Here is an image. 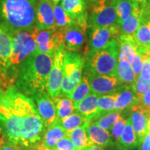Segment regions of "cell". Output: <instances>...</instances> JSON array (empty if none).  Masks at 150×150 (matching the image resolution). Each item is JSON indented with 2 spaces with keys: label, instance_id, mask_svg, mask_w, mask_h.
I'll return each instance as SVG.
<instances>
[{
  "label": "cell",
  "instance_id": "1",
  "mask_svg": "<svg viewBox=\"0 0 150 150\" xmlns=\"http://www.w3.org/2000/svg\"><path fill=\"white\" fill-rule=\"evenodd\" d=\"M0 121L9 142L35 149L45 131L32 99L11 86L0 97Z\"/></svg>",
  "mask_w": 150,
  "mask_h": 150
},
{
  "label": "cell",
  "instance_id": "2",
  "mask_svg": "<svg viewBox=\"0 0 150 150\" xmlns=\"http://www.w3.org/2000/svg\"><path fill=\"white\" fill-rule=\"evenodd\" d=\"M53 57L35 52L19 67L16 86L20 91L28 96L47 93L49 75L51 72Z\"/></svg>",
  "mask_w": 150,
  "mask_h": 150
},
{
  "label": "cell",
  "instance_id": "3",
  "mask_svg": "<svg viewBox=\"0 0 150 150\" xmlns=\"http://www.w3.org/2000/svg\"><path fill=\"white\" fill-rule=\"evenodd\" d=\"M37 4L32 0H0V26L12 35L33 31Z\"/></svg>",
  "mask_w": 150,
  "mask_h": 150
},
{
  "label": "cell",
  "instance_id": "4",
  "mask_svg": "<svg viewBox=\"0 0 150 150\" xmlns=\"http://www.w3.org/2000/svg\"><path fill=\"white\" fill-rule=\"evenodd\" d=\"M119 47V40L115 38L101 50L84 53L86 70L98 75L116 77Z\"/></svg>",
  "mask_w": 150,
  "mask_h": 150
},
{
  "label": "cell",
  "instance_id": "5",
  "mask_svg": "<svg viewBox=\"0 0 150 150\" xmlns=\"http://www.w3.org/2000/svg\"><path fill=\"white\" fill-rule=\"evenodd\" d=\"M33 31H20L13 35V48L9 61V67L1 79L3 85L11 87L16 79L20 65L37 50Z\"/></svg>",
  "mask_w": 150,
  "mask_h": 150
},
{
  "label": "cell",
  "instance_id": "6",
  "mask_svg": "<svg viewBox=\"0 0 150 150\" xmlns=\"http://www.w3.org/2000/svg\"><path fill=\"white\" fill-rule=\"evenodd\" d=\"M85 67L84 56L67 50L63 60V79L61 95L68 97L79 83Z\"/></svg>",
  "mask_w": 150,
  "mask_h": 150
},
{
  "label": "cell",
  "instance_id": "7",
  "mask_svg": "<svg viewBox=\"0 0 150 150\" xmlns=\"http://www.w3.org/2000/svg\"><path fill=\"white\" fill-rule=\"evenodd\" d=\"M120 25L113 0H95L88 11V26L107 27Z\"/></svg>",
  "mask_w": 150,
  "mask_h": 150
},
{
  "label": "cell",
  "instance_id": "8",
  "mask_svg": "<svg viewBox=\"0 0 150 150\" xmlns=\"http://www.w3.org/2000/svg\"><path fill=\"white\" fill-rule=\"evenodd\" d=\"M120 35V25L107 27L88 26L86 31V47L84 53L104 47Z\"/></svg>",
  "mask_w": 150,
  "mask_h": 150
},
{
  "label": "cell",
  "instance_id": "9",
  "mask_svg": "<svg viewBox=\"0 0 150 150\" xmlns=\"http://www.w3.org/2000/svg\"><path fill=\"white\" fill-rule=\"evenodd\" d=\"M67 49L62 42L56 48L53 58L51 72L49 75L47 93L52 98L61 95L63 79V60Z\"/></svg>",
  "mask_w": 150,
  "mask_h": 150
},
{
  "label": "cell",
  "instance_id": "10",
  "mask_svg": "<svg viewBox=\"0 0 150 150\" xmlns=\"http://www.w3.org/2000/svg\"><path fill=\"white\" fill-rule=\"evenodd\" d=\"M33 33L37 44L36 52L48 54L54 58L56 48L63 42V29L56 27L42 31L33 29Z\"/></svg>",
  "mask_w": 150,
  "mask_h": 150
},
{
  "label": "cell",
  "instance_id": "11",
  "mask_svg": "<svg viewBox=\"0 0 150 150\" xmlns=\"http://www.w3.org/2000/svg\"><path fill=\"white\" fill-rule=\"evenodd\" d=\"M88 79L91 93L98 96L112 95L121 85L115 76L98 75L85 70Z\"/></svg>",
  "mask_w": 150,
  "mask_h": 150
},
{
  "label": "cell",
  "instance_id": "12",
  "mask_svg": "<svg viewBox=\"0 0 150 150\" xmlns=\"http://www.w3.org/2000/svg\"><path fill=\"white\" fill-rule=\"evenodd\" d=\"M86 31L76 21L63 29V43L68 51L76 52L81 49L86 41Z\"/></svg>",
  "mask_w": 150,
  "mask_h": 150
},
{
  "label": "cell",
  "instance_id": "13",
  "mask_svg": "<svg viewBox=\"0 0 150 150\" xmlns=\"http://www.w3.org/2000/svg\"><path fill=\"white\" fill-rule=\"evenodd\" d=\"M38 112L40 115L45 128L57 121L55 105L53 99L47 93L39 94L33 97Z\"/></svg>",
  "mask_w": 150,
  "mask_h": 150
},
{
  "label": "cell",
  "instance_id": "14",
  "mask_svg": "<svg viewBox=\"0 0 150 150\" xmlns=\"http://www.w3.org/2000/svg\"><path fill=\"white\" fill-rule=\"evenodd\" d=\"M55 27L52 0H39L36 6L34 29L42 31Z\"/></svg>",
  "mask_w": 150,
  "mask_h": 150
},
{
  "label": "cell",
  "instance_id": "15",
  "mask_svg": "<svg viewBox=\"0 0 150 150\" xmlns=\"http://www.w3.org/2000/svg\"><path fill=\"white\" fill-rule=\"evenodd\" d=\"M61 6L70 18L81 27L87 29L88 6L86 0H62Z\"/></svg>",
  "mask_w": 150,
  "mask_h": 150
},
{
  "label": "cell",
  "instance_id": "16",
  "mask_svg": "<svg viewBox=\"0 0 150 150\" xmlns=\"http://www.w3.org/2000/svg\"><path fill=\"white\" fill-rule=\"evenodd\" d=\"M118 40L120 45L118 65L124 67L130 66L139 45L135 40L133 35L120 34Z\"/></svg>",
  "mask_w": 150,
  "mask_h": 150
},
{
  "label": "cell",
  "instance_id": "17",
  "mask_svg": "<svg viewBox=\"0 0 150 150\" xmlns=\"http://www.w3.org/2000/svg\"><path fill=\"white\" fill-rule=\"evenodd\" d=\"M140 6L142 8L140 23L133 36L138 45L150 50V7L146 3Z\"/></svg>",
  "mask_w": 150,
  "mask_h": 150
},
{
  "label": "cell",
  "instance_id": "18",
  "mask_svg": "<svg viewBox=\"0 0 150 150\" xmlns=\"http://www.w3.org/2000/svg\"><path fill=\"white\" fill-rule=\"evenodd\" d=\"M114 94L115 96V110L120 112L138 105L141 100L135 92L133 86L121 84Z\"/></svg>",
  "mask_w": 150,
  "mask_h": 150
},
{
  "label": "cell",
  "instance_id": "19",
  "mask_svg": "<svg viewBox=\"0 0 150 150\" xmlns=\"http://www.w3.org/2000/svg\"><path fill=\"white\" fill-rule=\"evenodd\" d=\"M98 95L91 93L83 100L74 103V110L86 117L90 122H95L103 115L98 107Z\"/></svg>",
  "mask_w": 150,
  "mask_h": 150
},
{
  "label": "cell",
  "instance_id": "20",
  "mask_svg": "<svg viewBox=\"0 0 150 150\" xmlns=\"http://www.w3.org/2000/svg\"><path fill=\"white\" fill-rule=\"evenodd\" d=\"M149 117L150 115L142 109L140 104L131 107V113L129 118L140 145L147 133V122Z\"/></svg>",
  "mask_w": 150,
  "mask_h": 150
},
{
  "label": "cell",
  "instance_id": "21",
  "mask_svg": "<svg viewBox=\"0 0 150 150\" xmlns=\"http://www.w3.org/2000/svg\"><path fill=\"white\" fill-rule=\"evenodd\" d=\"M13 48V35L0 26V80L9 67Z\"/></svg>",
  "mask_w": 150,
  "mask_h": 150
},
{
  "label": "cell",
  "instance_id": "22",
  "mask_svg": "<svg viewBox=\"0 0 150 150\" xmlns=\"http://www.w3.org/2000/svg\"><path fill=\"white\" fill-rule=\"evenodd\" d=\"M65 136H68V134L57 122H55L46 128L42 140L35 150H52L56 143Z\"/></svg>",
  "mask_w": 150,
  "mask_h": 150
},
{
  "label": "cell",
  "instance_id": "23",
  "mask_svg": "<svg viewBox=\"0 0 150 150\" xmlns=\"http://www.w3.org/2000/svg\"><path fill=\"white\" fill-rule=\"evenodd\" d=\"M86 133L92 145L104 148L114 144L109 131L98 126L95 122H90L86 126Z\"/></svg>",
  "mask_w": 150,
  "mask_h": 150
},
{
  "label": "cell",
  "instance_id": "24",
  "mask_svg": "<svg viewBox=\"0 0 150 150\" xmlns=\"http://www.w3.org/2000/svg\"><path fill=\"white\" fill-rule=\"evenodd\" d=\"M141 14V6L136 3L131 16L120 24V34H134L140 25Z\"/></svg>",
  "mask_w": 150,
  "mask_h": 150
},
{
  "label": "cell",
  "instance_id": "25",
  "mask_svg": "<svg viewBox=\"0 0 150 150\" xmlns=\"http://www.w3.org/2000/svg\"><path fill=\"white\" fill-rule=\"evenodd\" d=\"M56 122L61 125L62 128L64 129L67 134L75 129L87 125L90 122L87 118L75 110L72 114L67 116V117Z\"/></svg>",
  "mask_w": 150,
  "mask_h": 150
},
{
  "label": "cell",
  "instance_id": "26",
  "mask_svg": "<svg viewBox=\"0 0 150 150\" xmlns=\"http://www.w3.org/2000/svg\"><path fill=\"white\" fill-rule=\"evenodd\" d=\"M52 99L55 105L57 120L64 119L74 112V103L68 97L60 95Z\"/></svg>",
  "mask_w": 150,
  "mask_h": 150
},
{
  "label": "cell",
  "instance_id": "27",
  "mask_svg": "<svg viewBox=\"0 0 150 150\" xmlns=\"http://www.w3.org/2000/svg\"><path fill=\"white\" fill-rule=\"evenodd\" d=\"M119 142L123 147L129 149H133L138 147L140 143L137 138L136 134L133 129L129 118L127 120V123L122 134Z\"/></svg>",
  "mask_w": 150,
  "mask_h": 150
},
{
  "label": "cell",
  "instance_id": "28",
  "mask_svg": "<svg viewBox=\"0 0 150 150\" xmlns=\"http://www.w3.org/2000/svg\"><path fill=\"white\" fill-rule=\"evenodd\" d=\"M136 3L134 0H113L120 25L131 16Z\"/></svg>",
  "mask_w": 150,
  "mask_h": 150
},
{
  "label": "cell",
  "instance_id": "29",
  "mask_svg": "<svg viewBox=\"0 0 150 150\" xmlns=\"http://www.w3.org/2000/svg\"><path fill=\"white\" fill-rule=\"evenodd\" d=\"M88 125V124L75 129L68 133V137L72 140L75 147L79 149L88 147V146L93 145L86 133V126Z\"/></svg>",
  "mask_w": 150,
  "mask_h": 150
},
{
  "label": "cell",
  "instance_id": "30",
  "mask_svg": "<svg viewBox=\"0 0 150 150\" xmlns=\"http://www.w3.org/2000/svg\"><path fill=\"white\" fill-rule=\"evenodd\" d=\"M90 93H91V88H90L87 74L85 72L83 76L81 77L79 83L75 88L72 93L69 95L68 98L72 100L74 103H77L83 100Z\"/></svg>",
  "mask_w": 150,
  "mask_h": 150
},
{
  "label": "cell",
  "instance_id": "31",
  "mask_svg": "<svg viewBox=\"0 0 150 150\" xmlns=\"http://www.w3.org/2000/svg\"><path fill=\"white\" fill-rule=\"evenodd\" d=\"M116 78L121 84L129 86H134L137 79L136 74L131 65L124 67L117 65L116 70Z\"/></svg>",
  "mask_w": 150,
  "mask_h": 150
},
{
  "label": "cell",
  "instance_id": "32",
  "mask_svg": "<svg viewBox=\"0 0 150 150\" xmlns=\"http://www.w3.org/2000/svg\"><path fill=\"white\" fill-rule=\"evenodd\" d=\"M149 50L140 45L137 48L134 59L131 63V66L136 74V78L140 76L142 67H143L144 61L149 54Z\"/></svg>",
  "mask_w": 150,
  "mask_h": 150
},
{
  "label": "cell",
  "instance_id": "33",
  "mask_svg": "<svg viewBox=\"0 0 150 150\" xmlns=\"http://www.w3.org/2000/svg\"><path fill=\"white\" fill-rule=\"evenodd\" d=\"M120 112H121L117 111L116 110L106 112L101 116L100 117H99L97 120H95V122L104 129L109 131L112 125L121 117Z\"/></svg>",
  "mask_w": 150,
  "mask_h": 150
},
{
  "label": "cell",
  "instance_id": "34",
  "mask_svg": "<svg viewBox=\"0 0 150 150\" xmlns=\"http://www.w3.org/2000/svg\"><path fill=\"white\" fill-rule=\"evenodd\" d=\"M54 14L55 27L59 28V29H65L68 24L72 23L74 21L72 18H70L67 16L66 13L61 7V6L59 4L54 5Z\"/></svg>",
  "mask_w": 150,
  "mask_h": 150
},
{
  "label": "cell",
  "instance_id": "35",
  "mask_svg": "<svg viewBox=\"0 0 150 150\" xmlns=\"http://www.w3.org/2000/svg\"><path fill=\"white\" fill-rule=\"evenodd\" d=\"M98 107L102 115L115 110V94L99 96L98 98Z\"/></svg>",
  "mask_w": 150,
  "mask_h": 150
},
{
  "label": "cell",
  "instance_id": "36",
  "mask_svg": "<svg viewBox=\"0 0 150 150\" xmlns=\"http://www.w3.org/2000/svg\"><path fill=\"white\" fill-rule=\"evenodd\" d=\"M126 123L127 120L124 119L122 117H121L109 129L108 131H109V134L111 136L112 140L119 142L121 135L122 134L125 125H126Z\"/></svg>",
  "mask_w": 150,
  "mask_h": 150
},
{
  "label": "cell",
  "instance_id": "37",
  "mask_svg": "<svg viewBox=\"0 0 150 150\" xmlns=\"http://www.w3.org/2000/svg\"><path fill=\"white\" fill-rule=\"evenodd\" d=\"M133 88H134L137 95L141 99L142 95L150 89V81L142 79L140 76H139L138 78H137L136 83L133 86Z\"/></svg>",
  "mask_w": 150,
  "mask_h": 150
},
{
  "label": "cell",
  "instance_id": "38",
  "mask_svg": "<svg viewBox=\"0 0 150 150\" xmlns=\"http://www.w3.org/2000/svg\"><path fill=\"white\" fill-rule=\"evenodd\" d=\"M52 150H80L75 147L68 136H65L56 143Z\"/></svg>",
  "mask_w": 150,
  "mask_h": 150
},
{
  "label": "cell",
  "instance_id": "39",
  "mask_svg": "<svg viewBox=\"0 0 150 150\" xmlns=\"http://www.w3.org/2000/svg\"><path fill=\"white\" fill-rule=\"evenodd\" d=\"M140 76L142 79L150 81V54L149 51L147 58H146L145 61H144L143 67H142L141 73H140Z\"/></svg>",
  "mask_w": 150,
  "mask_h": 150
},
{
  "label": "cell",
  "instance_id": "40",
  "mask_svg": "<svg viewBox=\"0 0 150 150\" xmlns=\"http://www.w3.org/2000/svg\"><path fill=\"white\" fill-rule=\"evenodd\" d=\"M140 106L150 115V89L142 96Z\"/></svg>",
  "mask_w": 150,
  "mask_h": 150
},
{
  "label": "cell",
  "instance_id": "41",
  "mask_svg": "<svg viewBox=\"0 0 150 150\" xmlns=\"http://www.w3.org/2000/svg\"><path fill=\"white\" fill-rule=\"evenodd\" d=\"M138 150H150V132L145 134Z\"/></svg>",
  "mask_w": 150,
  "mask_h": 150
},
{
  "label": "cell",
  "instance_id": "42",
  "mask_svg": "<svg viewBox=\"0 0 150 150\" xmlns=\"http://www.w3.org/2000/svg\"><path fill=\"white\" fill-rule=\"evenodd\" d=\"M0 150H22V148L11 142H8L7 144L4 143L0 147Z\"/></svg>",
  "mask_w": 150,
  "mask_h": 150
},
{
  "label": "cell",
  "instance_id": "43",
  "mask_svg": "<svg viewBox=\"0 0 150 150\" xmlns=\"http://www.w3.org/2000/svg\"><path fill=\"white\" fill-rule=\"evenodd\" d=\"M80 150H104V148L93 145L82 148V149H81Z\"/></svg>",
  "mask_w": 150,
  "mask_h": 150
},
{
  "label": "cell",
  "instance_id": "44",
  "mask_svg": "<svg viewBox=\"0 0 150 150\" xmlns=\"http://www.w3.org/2000/svg\"><path fill=\"white\" fill-rule=\"evenodd\" d=\"M117 150H129V149H127L120 144V145H117Z\"/></svg>",
  "mask_w": 150,
  "mask_h": 150
},
{
  "label": "cell",
  "instance_id": "45",
  "mask_svg": "<svg viewBox=\"0 0 150 150\" xmlns=\"http://www.w3.org/2000/svg\"><path fill=\"white\" fill-rule=\"evenodd\" d=\"M134 1H136L137 3H138L139 4H144L146 3L147 0H134Z\"/></svg>",
  "mask_w": 150,
  "mask_h": 150
},
{
  "label": "cell",
  "instance_id": "46",
  "mask_svg": "<svg viewBox=\"0 0 150 150\" xmlns=\"http://www.w3.org/2000/svg\"><path fill=\"white\" fill-rule=\"evenodd\" d=\"M147 132H150V117L148 119L147 122Z\"/></svg>",
  "mask_w": 150,
  "mask_h": 150
},
{
  "label": "cell",
  "instance_id": "47",
  "mask_svg": "<svg viewBox=\"0 0 150 150\" xmlns=\"http://www.w3.org/2000/svg\"><path fill=\"white\" fill-rule=\"evenodd\" d=\"M53 1V3H54V5H56V4H58L60 1H61L62 0H52Z\"/></svg>",
  "mask_w": 150,
  "mask_h": 150
},
{
  "label": "cell",
  "instance_id": "48",
  "mask_svg": "<svg viewBox=\"0 0 150 150\" xmlns=\"http://www.w3.org/2000/svg\"><path fill=\"white\" fill-rule=\"evenodd\" d=\"M4 91H3L2 88H1V86L0 85V97H1V95H2V94L4 93Z\"/></svg>",
  "mask_w": 150,
  "mask_h": 150
},
{
  "label": "cell",
  "instance_id": "49",
  "mask_svg": "<svg viewBox=\"0 0 150 150\" xmlns=\"http://www.w3.org/2000/svg\"><path fill=\"white\" fill-rule=\"evenodd\" d=\"M4 143V140L1 138V136H0V147H1Z\"/></svg>",
  "mask_w": 150,
  "mask_h": 150
},
{
  "label": "cell",
  "instance_id": "50",
  "mask_svg": "<svg viewBox=\"0 0 150 150\" xmlns=\"http://www.w3.org/2000/svg\"><path fill=\"white\" fill-rule=\"evenodd\" d=\"M146 4L147 6H149L150 7V0H147V1H146Z\"/></svg>",
  "mask_w": 150,
  "mask_h": 150
},
{
  "label": "cell",
  "instance_id": "51",
  "mask_svg": "<svg viewBox=\"0 0 150 150\" xmlns=\"http://www.w3.org/2000/svg\"><path fill=\"white\" fill-rule=\"evenodd\" d=\"M86 1H88V2L91 3V2H93V1H95V0H86Z\"/></svg>",
  "mask_w": 150,
  "mask_h": 150
},
{
  "label": "cell",
  "instance_id": "52",
  "mask_svg": "<svg viewBox=\"0 0 150 150\" xmlns=\"http://www.w3.org/2000/svg\"><path fill=\"white\" fill-rule=\"evenodd\" d=\"M32 1H35V2H38V1H39V0H32Z\"/></svg>",
  "mask_w": 150,
  "mask_h": 150
},
{
  "label": "cell",
  "instance_id": "53",
  "mask_svg": "<svg viewBox=\"0 0 150 150\" xmlns=\"http://www.w3.org/2000/svg\"><path fill=\"white\" fill-rule=\"evenodd\" d=\"M0 136H1V128H0Z\"/></svg>",
  "mask_w": 150,
  "mask_h": 150
},
{
  "label": "cell",
  "instance_id": "54",
  "mask_svg": "<svg viewBox=\"0 0 150 150\" xmlns=\"http://www.w3.org/2000/svg\"><path fill=\"white\" fill-rule=\"evenodd\" d=\"M0 85L1 86V80H0Z\"/></svg>",
  "mask_w": 150,
  "mask_h": 150
},
{
  "label": "cell",
  "instance_id": "55",
  "mask_svg": "<svg viewBox=\"0 0 150 150\" xmlns=\"http://www.w3.org/2000/svg\"><path fill=\"white\" fill-rule=\"evenodd\" d=\"M149 54H150V50H149Z\"/></svg>",
  "mask_w": 150,
  "mask_h": 150
}]
</instances>
